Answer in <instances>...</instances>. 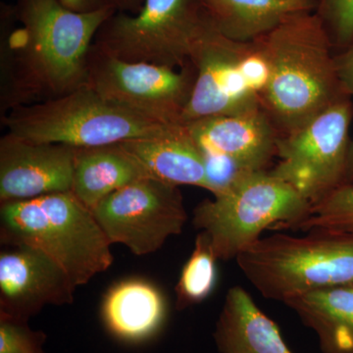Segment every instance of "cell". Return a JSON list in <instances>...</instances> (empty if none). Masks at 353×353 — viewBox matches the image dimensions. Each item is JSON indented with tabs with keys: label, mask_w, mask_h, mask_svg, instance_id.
I'll list each match as a JSON object with an SVG mask.
<instances>
[{
	"label": "cell",
	"mask_w": 353,
	"mask_h": 353,
	"mask_svg": "<svg viewBox=\"0 0 353 353\" xmlns=\"http://www.w3.org/2000/svg\"><path fill=\"white\" fill-rule=\"evenodd\" d=\"M118 11L114 6L76 12L60 0H18L20 23L6 34L2 102L19 108L57 99L87 82L88 57L97 32Z\"/></svg>",
	"instance_id": "cell-1"
},
{
	"label": "cell",
	"mask_w": 353,
	"mask_h": 353,
	"mask_svg": "<svg viewBox=\"0 0 353 353\" xmlns=\"http://www.w3.org/2000/svg\"><path fill=\"white\" fill-rule=\"evenodd\" d=\"M253 41L270 67L260 103L281 134L296 131L348 97L336 73L333 43L316 11L292 14Z\"/></svg>",
	"instance_id": "cell-2"
},
{
	"label": "cell",
	"mask_w": 353,
	"mask_h": 353,
	"mask_svg": "<svg viewBox=\"0 0 353 353\" xmlns=\"http://www.w3.org/2000/svg\"><path fill=\"white\" fill-rule=\"evenodd\" d=\"M0 239L6 245L46 253L77 287L88 284L114 261L111 243L94 213L72 192L1 203Z\"/></svg>",
	"instance_id": "cell-3"
},
{
	"label": "cell",
	"mask_w": 353,
	"mask_h": 353,
	"mask_svg": "<svg viewBox=\"0 0 353 353\" xmlns=\"http://www.w3.org/2000/svg\"><path fill=\"white\" fill-rule=\"evenodd\" d=\"M7 132L36 143L99 148L163 136L183 124H164L106 101L87 83L73 92L10 110Z\"/></svg>",
	"instance_id": "cell-4"
},
{
	"label": "cell",
	"mask_w": 353,
	"mask_h": 353,
	"mask_svg": "<svg viewBox=\"0 0 353 353\" xmlns=\"http://www.w3.org/2000/svg\"><path fill=\"white\" fill-rule=\"evenodd\" d=\"M307 233L265 236L236 257L245 277L265 299L284 303L301 292L353 285V232Z\"/></svg>",
	"instance_id": "cell-5"
},
{
	"label": "cell",
	"mask_w": 353,
	"mask_h": 353,
	"mask_svg": "<svg viewBox=\"0 0 353 353\" xmlns=\"http://www.w3.org/2000/svg\"><path fill=\"white\" fill-rule=\"evenodd\" d=\"M311 205L292 185L267 170L246 174L232 187L205 199L192 224L208 236L218 260L236 259L269 228L292 229Z\"/></svg>",
	"instance_id": "cell-6"
},
{
	"label": "cell",
	"mask_w": 353,
	"mask_h": 353,
	"mask_svg": "<svg viewBox=\"0 0 353 353\" xmlns=\"http://www.w3.org/2000/svg\"><path fill=\"white\" fill-rule=\"evenodd\" d=\"M212 27L203 0H145L137 14L116 11L92 46L131 63L183 69Z\"/></svg>",
	"instance_id": "cell-7"
},
{
	"label": "cell",
	"mask_w": 353,
	"mask_h": 353,
	"mask_svg": "<svg viewBox=\"0 0 353 353\" xmlns=\"http://www.w3.org/2000/svg\"><path fill=\"white\" fill-rule=\"evenodd\" d=\"M353 104L350 97L334 102L296 131L282 134L278 164L269 171L289 183L311 208L347 185L345 173Z\"/></svg>",
	"instance_id": "cell-8"
},
{
	"label": "cell",
	"mask_w": 353,
	"mask_h": 353,
	"mask_svg": "<svg viewBox=\"0 0 353 353\" xmlns=\"http://www.w3.org/2000/svg\"><path fill=\"white\" fill-rule=\"evenodd\" d=\"M194 64L183 69L131 63L90 48L87 83L106 101L164 124L181 117L196 82Z\"/></svg>",
	"instance_id": "cell-9"
},
{
	"label": "cell",
	"mask_w": 353,
	"mask_h": 353,
	"mask_svg": "<svg viewBox=\"0 0 353 353\" xmlns=\"http://www.w3.org/2000/svg\"><path fill=\"white\" fill-rule=\"evenodd\" d=\"M92 213L111 245H124L139 256L157 252L170 236L182 233L188 220L180 189L152 178L116 190Z\"/></svg>",
	"instance_id": "cell-10"
},
{
	"label": "cell",
	"mask_w": 353,
	"mask_h": 353,
	"mask_svg": "<svg viewBox=\"0 0 353 353\" xmlns=\"http://www.w3.org/2000/svg\"><path fill=\"white\" fill-rule=\"evenodd\" d=\"M248 43L209 30L192 57L196 76L181 122L187 125L214 116L236 115L261 108L259 95L241 75L240 62Z\"/></svg>",
	"instance_id": "cell-11"
},
{
	"label": "cell",
	"mask_w": 353,
	"mask_h": 353,
	"mask_svg": "<svg viewBox=\"0 0 353 353\" xmlns=\"http://www.w3.org/2000/svg\"><path fill=\"white\" fill-rule=\"evenodd\" d=\"M77 288L57 262L37 248L12 245L0 253V318L29 322L44 306L73 303Z\"/></svg>",
	"instance_id": "cell-12"
},
{
	"label": "cell",
	"mask_w": 353,
	"mask_h": 353,
	"mask_svg": "<svg viewBox=\"0 0 353 353\" xmlns=\"http://www.w3.org/2000/svg\"><path fill=\"white\" fill-rule=\"evenodd\" d=\"M76 148L36 143L7 132L0 141V201L71 192Z\"/></svg>",
	"instance_id": "cell-13"
},
{
	"label": "cell",
	"mask_w": 353,
	"mask_h": 353,
	"mask_svg": "<svg viewBox=\"0 0 353 353\" xmlns=\"http://www.w3.org/2000/svg\"><path fill=\"white\" fill-rule=\"evenodd\" d=\"M185 126L199 150L233 158L250 171L266 170L277 157L282 136L262 108L205 118Z\"/></svg>",
	"instance_id": "cell-14"
},
{
	"label": "cell",
	"mask_w": 353,
	"mask_h": 353,
	"mask_svg": "<svg viewBox=\"0 0 353 353\" xmlns=\"http://www.w3.org/2000/svg\"><path fill=\"white\" fill-rule=\"evenodd\" d=\"M167 317L166 299L157 285L127 279L106 292L101 319L108 333L127 343H141L159 333Z\"/></svg>",
	"instance_id": "cell-15"
},
{
	"label": "cell",
	"mask_w": 353,
	"mask_h": 353,
	"mask_svg": "<svg viewBox=\"0 0 353 353\" xmlns=\"http://www.w3.org/2000/svg\"><path fill=\"white\" fill-rule=\"evenodd\" d=\"M120 145L148 178L176 187L190 185L208 190L203 157L185 125L163 136L132 139Z\"/></svg>",
	"instance_id": "cell-16"
},
{
	"label": "cell",
	"mask_w": 353,
	"mask_h": 353,
	"mask_svg": "<svg viewBox=\"0 0 353 353\" xmlns=\"http://www.w3.org/2000/svg\"><path fill=\"white\" fill-rule=\"evenodd\" d=\"M213 339L220 353H292L277 324L240 285L228 290Z\"/></svg>",
	"instance_id": "cell-17"
},
{
	"label": "cell",
	"mask_w": 353,
	"mask_h": 353,
	"mask_svg": "<svg viewBox=\"0 0 353 353\" xmlns=\"http://www.w3.org/2000/svg\"><path fill=\"white\" fill-rule=\"evenodd\" d=\"M284 303L314 332L322 353H353V285L301 292Z\"/></svg>",
	"instance_id": "cell-18"
},
{
	"label": "cell",
	"mask_w": 353,
	"mask_h": 353,
	"mask_svg": "<svg viewBox=\"0 0 353 353\" xmlns=\"http://www.w3.org/2000/svg\"><path fill=\"white\" fill-rule=\"evenodd\" d=\"M143 178L148 176L120 143L76 148L71 192L92 211L109 194Z\"/></svg>",
	"instance_id": "cell-19"
},
{
	"label": "cell",
	"mask_w": 353,
	"mask_h": 353,
	"mask_svg": "<svg viewBox=\"0 0 353 353\" xmlns=\"http://www.w3.org/2000/svg\"><path fill=\"white\" fill-rule=\"evenodd\" d=\"M217 31L239 43L261 38L292 14L315 11L317 0H203Z\"/></svg>",
	"instance_id": "cell-20"
},
{
	"label": "cell",
	"mask_w": 353,
	"mask_h": 353,
	"mask_svg": "<svg viewBox=\"0 0 353 353\" xmlns=\"http://www.w3.org/2000/svg\"><path fill=\"white\" fill-rule=\"evenodd\" d=\"M212 245L205 234L196 236L194 248L183 265L176 285V308L190 307L205 301L217 282V261Z\"/></svg>",
	"instance_id": "cell-21"
},
{
	"label": "cell",
	"mask_w": 353,
	"mask_h": 353,
	"mask_svg": "<svg viewBox=\"0 0 353 353\" xmlns=\"http://www.w3.org/2000/svg\"><path fill=\"white\" fill-rule=\"evenodd\" d=\"M318 229L353 232V183L341 185L313 205L307 217L290 230L308 232Z\"/></svg>",
	"instance_id": "cell-22"
},
{
	"label": "cell",
	"mask_w": 353,
	"mask_h": 353,
	"mask_svg": "<svg viewBox=\"0 0 353 353\" xmlns=\"http://www.w3.org/2000/svg\"><path fill=\"white\" fill-rule=\"evenodd\" d=\"M320 16L334 50L341 51L353 41V0H318Z\"/></svg>",
	"instance_id": "cell-23"
},
{
	"label": "cell",
	"mask_w": 353,
	"mask_h": 353,
	"mask_svg": "<svg viewBox=\"0 0 353 353\" xmlns=\"http://www.w3.org/2000/svg\"><path fill=\"white\" fill-rule=\"evenodd\" d=\"M46 333L30 328L28 322L0 318V353H46Z\"/></svg>",
	"instance_id": "cell-24"
},
{
	"label": "cell",
	"mask_w": 353,
	"mask_h": 353,
	"mask_svg": "<svg viewBox=\"0 0 353 353\" xmlns=\"http://www.w3.org/2000/svg\"><path fill=\"white\" fill-rule=\"evenodd\" d=\"M205 166L208 190L217 196L238 182L246 174L252 172L233 158L226 155L201 150Z\"/></svg>",
	"instance_id": "cell-25"
},
{
	"label": "cell",
	"mask_w": 353,
	"mask_h": 353,
	"mask_svg": "<svg viewBox=\"0 0 353 353\" xmlns=\"http://www.w3.org/2000/svg\"><path fill=\"white\" fill-rule=\"evenodd\" d=\"M240 70L250 90L260 95L268 85L270 67L255 41L248 43V50L241 59Z\"/></svg>",
	"instance_id": "cell-26"
},
{
	"label": "cell",
	"mask_w": 353,
	"mask_h": 353,
	"mask_svg": "<svg viewBox=\"0 0 353 353\" xmlns=\"http://www.w3.org/2000/svg\"><path fill=\"white\" fill-rule=\"evenodd\" d=\"M336 73L343 92L353 97V41L334 57Z\"/></svg>",
	"instance_id": "cell-27"
},
{
	"label": "cell",
	"mask_w": 353,
	"mask_h": 353,
	"mask_svg": "<svg viewBox=\"0 0 353 353\" xmlns=\"http://www.w3.org/2000/svg\"><path fill=\"white\" fill-rule=\"evenodd\" d=\"M60 1L70 10L81 13L92 12L108 6L115 7L112 0H60Z\"/></svg>",
	"instance_id": "cell-28"
},
{
	"label": "cell",
	"mask_w": 353,
	"mask_h": 353,
	"mask_svg": "<svg viewBox=\"0 0 353 353\" xmlns=\"http://www.w3.org/2000/svg\"><path fill=\"white\" fill-rule=\"evenodd\" d=\"M118 11L130 14H137L141 10L145 0H112Z\"/></svg>",
	"instance_id": "cell-29"
},
{
	"label": "cell",
	"mask_w": 353,
	"mask_h": 353,
	"mask_svg": "<svg viewBox=\"0 0 353 353\" xmlns=\"http://www.w3.org/2000/svg\"><path fill=\"white\" fill-rule=\"evenodd\" d=\"M345 182L347 183H353V141H350V148H348Z\"/></svg>",
	"instance_id": "cell-30"
},
{
	"label": "cell",
	"mask_w": 353,
	"mask_h": 353,
	"mask_svg": "<svg viewBox=\"0 0 353 353\" xmlns=\"http://www.w3.org/2000/svg\"><path fill=\"white\" fill-rule=\"evenodd\" d=\"M317 1H318V0H317Z\"/></svg>",
	"instance_id": "cell-31"
}]
</instances>
